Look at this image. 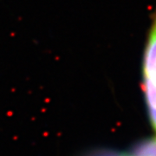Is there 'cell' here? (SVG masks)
I'll list each match as a JSON object with an SVG mask.
<instances>
[{
  "mask_svg": "<svg viewBox=\"0 0 156 156\" xmlns=\"http://www.w3.org/2000/svg\"><path fill=\"white\" fill-rule=\"evenodd\" d=\"M143 91L151 126L156 134V10L153 14L143 57Z\"/></svg>",
  "mask_w": 156,
  "mask_h": 156,
  "instance_id": "1",
  "label": "cell"
},
{
  "mask_svg": "<svg viewBox=\"0 0 156 156\" xmlns=\"http://www.w3.org/2000/svg\"><path fill=\"white\" fill-rule=\"evenodd\" d=\"M133 156H156V135L138 143L134 147Z\"/></svg>",
  "mask_w": 156,
  "mask_h": 156,
  "instance_id": "2",
  "label": "cell"
}]
</instances>
